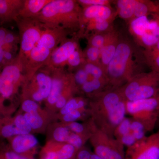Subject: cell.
<instances>
[{"label":"cell","instance_id":"cell-14","mask_svg":"<svg viewBox=\"0 0 159 159\" xmlns=\"http://www.w3.org/2000/svg\"><path fill=\"white\" fill-rule=\"evenodd\" d=\"M120 38L117 30L114 29L110 31L107 34L104 44L100 49V64L106 73L109 64L116 53Z\"/></svg>","mask_w":159,"mask_h":159},{"label":"cell","instance_id":"cell-30","mask_svg":"<svg viewBox=\"0 0 159 159\" xmlns=\"http://www.w3.org/2000/svg\"><path fill=\"white\" fill-rule=\"evenodd\" d=\"M24 116L32 129H38L42 127L43 121L37 112L26 113Z\"/></svg>","mask_w":159,"mask_h":159},{"label":"cell","instance_id":"cell-44","mask_svg":"<svg viewBox=\"0 0 159 159\" xmlns=\"http://www.w3.org/2000/svg\"><path fill=\"white\" fill-rule=\"evenodd\" d=\"M3 54H4V48L3 44L0 41V66L3 68Z\"/></svg>","mask_w":159,"mask_h":159},{"label":"cell","instance_id":"cell-7","mask_svg":"<svg viewBox=\"0 0 159 159\" xmlns=\"http://www.w3.org/2000/svg\"><path fill=\"white\" fill-rule=\"evenodd\" d=\"M90 140L94 153L100 159H125L124 145L114 137L97 128L92 120Z\"/></svg>","mask_w":159,"mask_h":159},{"label":"cell","instance_id":"cell-33","mask_svg":"<svg viewBox=\"0 0 159 159\" xmlns=\"http://www.w3.org/2000/svg\"><path fill=\"white\" fill-rule=\"evenodd\" d=\"M73 74L74 83L77 89L89 80V76L82 66L77 69Z\"/></svg>","mask_w":159,"mask_h":159},{"label":"cell","instance_id":"cell-12","mask_svg":"<svg viewBox=\"0 0 159 159\" xmlns=\"http://www.w3.org/2000/svg\"><path fill=\"white\" fill-rule=\"evenodd\" d=\"M77 34L73 37L68 38L52 53L48 64L51 69L64 68L70 56L80 46L79 39Z\"/></svg>","mask_w":159,"mask_h":159},{"label":"cell","instance_id":"cell-32","mask_svg":"<svg viewBox=\"0 0 159 159\" xmlns=\"http://www.w3.org/2000/svg\"><path fill=\"white\" fill-rule=\"evenodd\" d=\"M12 121L16 127L21 132L22 134H28L31 132L32 129L23 115L16 116Z\"/></svg>","mask_w":159,"mask_h":159},{"label":"cell","instance_id":"cell-5","mask_svg":"<svg viewBox=\"0 0 159 159\" xmlns=\"http://www.w3.org/2000/svg\"><path fill=\"white\" fill-rule=\"evenodd\" d=\"M15 22L18 29L20 38L17 57L23 68L31 51L39 41L44 28L34 19L18 18Z\"/></svg>","mask_w":159,"mask_h":159},{"label":"cell","instance_id":"cell-38","mask_svg":"<svg viewBox=\"0 0 159 159\" xmlns=\"http://www.w3.org/2000/svg\"><path fill=\"white\" fill-rule=\"evenodd\" d=\"M17 49H4L3 68L13 62L17 57Z\"/></svg>","mask_w":159,"mask_h":159},{"label":"cell","instance_id":"cell-3","mask_svg":"<svg viewBox=\"0 0 159 159\" xmlns=\"http://www.w3.org/2000/svg\"><path fill=\"white\" fill-rule=\"evenodd\" d=\"M136 50L129 39L120 37L116 53L107 70L108 89L124 85L137 74L142 73L137 64Z\"/></svg>","mask_w":159,"mask_h":159},{"label":"cell","instance_id":"cell-48","mask_svg":"<svg viewBox=\"0 0 159 159\" xmlns=\"http://www.w3.org/2000/svg\"><path fill=\"white\" fill-rule=\"evenodd\" d=\"M155 3H156V4L157 6H158L159 8V1H156V2H155Z\"/></svg>","mask_w":159,"mask_h":159},{"label":"cell","instance_id":"cell-19","mask_svg":"<svg viewBox=\"0 0 159 159\" xmlns=\"http://www.w3.org/2000/svg\"><path fill=\"white\" fill-rule=\"evenodd\" d=\"M137 0H118L116 1L117 14L122 19L130 22L134 20Z\"/></svg>","mask_w":159,"mask_h":159},{"label":"cell","instance_id":"cell-4","mask_svg":"<svg viewBox=\"0 0 159 159\" xmlns=\"http://www.w3.org/2000/svg\"><path fill=\"white\" fill-rule=\"evenodd\" d=\"M159 88V72L151 71L137 74L119 88L126 101H134L156 96Z\"/></svg>","mask_w":159,"mask_h":159},{"label":"cell","instance_id":"cell-11","mask_svg":"<svg viewBox=\"0 0 159 159\" xmlns=\"http://www.w3.org/2000/svg\"><path fill=\"white\" fill-rule=\"evenodd\" d=\"M53 51L38 43L31 51L23 67L26 80H29L39 70L46 66Z\"/></svg>","mask_w":159,"mask_h":159},{"label":"cell","instance_id":"cell-18","mask_svg":"<svg viewBox=\"0 0 159 159\" xmlns=\"http://www.w3.org/2000/svg\"><path fill=\"white\" fill-rule=\"evenodd\" d=\"M77 151L74 146L66 143L57 149L47 150L42 159H75Z\"/></svg>","mask_w":159,"mask_h":159},{"label":"cell","instance_id":"cell-17","mask_svg":"<svg viewBox=\"0 0 159 159\" xmlns=\"http://www.w3.org/2000/svg\"><path fill=\"white\" fill-rule=\"evenodd\" d=\"M52 0H24L18 18L34 19Z\"/></svg>","mask_w":159,"mask_h":159},{"label":"cell","instance_id":"cell-39","mask_svg":"<svg viewBox=\"0 0 159 159\" xmlns=\"http://www.w3.org/2000/svg\"><path fill=\"white\" fill-rule=\"evenodd\" d=\"M85 110H76L63 116V120L67 123L76 122L78 119L82 118L83 113Z\"/></svg>","mask_w":159,"mask_h":159},{"label":"cell","instance_id":"cell-36","mask_svg":"<svg viewBox=\"0 0 159 159\" xmlns=\"http://www.w3.org/2000/svg\"><path fill=\"white\" fill-rule=\"evenodd\" d=\"M0 159H30L14 152L10 148L0 146Z\"/></svg>","mask_w":159,"mask_h":159},{"label":"cell","instance_id":"cell-45","mask_svg":"<svg viewBox=\"0 0 159 159\" xmlns=\"http://www.w3.org/2000/svg\"><path fill=\"white\" fill-rule=\"evenodd\" d=\"M152 15L153 16L154 19L156 20L159 22V10L157 12L154 13V14Z\"/></svg>","mask_w":159,"mask_h":159},{"label":"cell","instance_id":"cell-6","mask_svg":"<svg viewBox=\"0 0 159 159\" xmlns=\"http://www.w3.org/2000/svg\"><path fill=\"white\" fill-rule=\"evenodd\" d=\"M126 114L142 122L147 132L154 129L159 121V99L156 96L134 101H126Z\"/></svg>","mask_w":159,"mask_h":159},{"label":"cell","instance_id":"cell-28","mask_svg":"<svg viewBox=\"0 0 159 159\" xmlns=\"http://www.w3.org/2000/svg\"><path fill=\"white\" fill-rule=\"evenodd\" d=\"M107 33L93 32L85 36L87 39L88 45L100 49L104 44Z\"/></svg>","mask_w":159,"mask_h":159},{"label":"cell","instance_id":"cell-10","mask_svg":"<svg viewBox=\"0 0 159 159\" xmlns=\"http://www.w3.org/2000/svg\"><path fill=\"white\" fill-rule=\"evenodd\" d=\"M125 159H159V130L127 148Z\"/></svg>","mask_w":159,"mask_h":159},{"label":"cell","instance_id":"cell-42","mask_svg":"<svg viewBox=\"0 0 159 159\" xmlns=\"http://www.w3.org/2000/svg\"><path fill=\"white\" fill-rule=\"evenodd\" d=\"M93 153L88 148L82 147L77 150L75 159H91Z\"/></svg>","mask_w":159,"mask_h":159},{"label":"cell","instance_id":"cell-20","mask_svg":"<svg viewBox=\"0 0 159 159\" xmlns=\"http://www.w3.org/2000/svg\"><path fill=\"white\" fill-rule=\"evenodd\" d=\"M115 20L102 21H92L87 23L84 28V37H85L89 32L97 33H107L112 31L114 29L113 23Z\"/></svg>","mask_w":159,"mask_h":159},{"label":"cell","instance_id":"cell-9","mask_svg":"<svg viewBox=\"0 0 159 159\" xmlns=\"http://www.w3.org/2000/svg\"><path fill=\"white\" fill-rule=\"evenodd\" d=\"M52 69L45 66L29 80L31 82L26 92L30 95L31 99L41 102L48 98L52 85Z\"/></svg>","mask_w":159,"mask_h":159},{"label":"cell","instance_id":"cell-16","mask_svg":"<svg viewBox=\"0 0 159 159\" xmlns=\"http://www.w3.org/2000/svg\"><path fill=\"white\" fill-rule=\"evenodd\" d=\"M8 139H10V148L21 155L34 148L38 143L37 138L30 134L19 135Z\"/></svg>","mask_w":159,"mask_h":159},{"label":"cell","instance_id":"cell-46","mask_svg":"<svg viewBox=\"0 0 159 159\" xmlns=\"http://www.w3.org/2000/svg\"><path fill=\"white\" fill-rule=\"evenodd\" d=\"M91 159H101L98 156H97L96 154L94 153L93 154V155H92V157H91Z\"/></svg>","mask_w":159,"mask_h":159},{"label":"cell","instance_id":"cell-27","mask_svg":"<svg viewBox=\"0 0 159 159\" xmlns=\"http://www.w3.org/2000/svg\"><path fill=\"white\" fill-rule=\"evenodd\" d=\"M131 132L133 134L137 141L145 139L148 132L142 122L131 118L130 125Z\"/></svg>","mask_w":159,"mask_h":159},{"label":"cell","instance_id":"cell-29","mask_svg":"<svg viewBox=\"0 0 159 159\" xmlns=\"http://www.w3.org/2000/svg\"><path fill=\"white\" fill-rule=\"evenodd\" d=\"M131 122V118L125 117L115 129L114 133V138L119 140L122 136L130 132Z\"/></svg>","mask_w":159,"mask_h":159},{"label":"cell","instance_id":"cell-34","mask_svg":"<svg viewBox=\"0 0 159 159\" xmlns=\"http://www.w3.org/2000/svg\"><path fill=\"white\" fill-rule=\"evenodd\" d=\"M89 138L71 132L66 143L72 145L77 150L83 147L85 140Z\"/></svg>","mask_w":159,"mask_h":159},{"label":"cell","instance_id":"cell-40","mask_svg":"<svg viewBox=\"0 0 159 159\" xmlns=\"http://www.w3.org/2000/svg\"><path fill=\"white\" fill-rule=\"evenodd\" d=\"M39 106L37 102L30 99H25L22 104V109L26 113L37 112Z\"/></svg>","mask_w":159,"mask_h":159},{"label":"cell","instance_id":"cell-35","mask_svg":"<svg viewBox=\"0 0 159 159\" xmlns=\"http://www.w3.org/2000/svg\"><path fill=\"white\" fill-rule=\"evenodd\" d=\"M71 131L68 127L61 126L56 128L54 131L53 137L55 141L66 143Z\"/></svg>","mask_w":159,"mask_h":159},{"label":"cell","instance_id":"cell-2","mask_svg":"<svg viewBox=\"0 0 159 159\" xmlns=\"http://www.w3.org/2000/svg\"><path fill=\"white\" fill-rule=\"evenodd\" d=\"M82 8L75 0H52L34 19L44 28H62L82 36Z\"/></svg>","mask_w":159,"mask_h":159},{"label":"cell","instance_id":"cell-31","mask_svg":"<svg viewBox=\"0 0 159 159\" xmlns=\"http://www.w3.org/2000/svg\"><path fill=\"white\" fill-rule=\"evenodd\" d=\"M20 38L19 35L8 30L4 40L3 43L4 49H17V45L19 43Z\"/></svg>","mask_w":159,"mask_h":159},{"label":"cell","instance_id":"cell-41","mask_svg":"<svg viewBox=\"0 0 159 159\" xmlns=\"http://www.w3.org/2000/svg\"><path fill=\"white\" fill-rule=\"evenodd\" d=\"M119 141L122 143L124 147L126 146L127 148L130 147L137 142V140L131 132L122 136Z\"/></svg>","mask_w":159,"mask_h":159},{"label":"cell","instance_id":"cell-15","mask_svg":"<svg viewBox=\"0 0 159 159\" xmlns=\"http://www.w3.org/2000/svg\"><path fill=\"white\" fill-rule=\"evenodd\" d=\"M24 2V0H0V23L15 22Z\"/></svg>","mask_w":159,"mask_h":159},{"label":"cell","instance_id":"cell-22","mask_svg":"<svg viewBox=\"0 0 159 159\" xmlns=\"http://www.w3.org/2000/svg\"><path fill=\"white\" fill-rule=\"evenodd\" d=\"M143 54L145 64L150 68L152 71L159 72V51L152 47L145 49Z\"/></svg>","mask_w":159,"mask_h":159},{"label":"cell","instance_id":"cell-25","mask_svg":"<svg viewBox=\"0 0 159 159\" xmlns=\"http://www.w3.org/2000/svg\"><path fill=\"white\" fill-rule=\"evenodd\" d=\"M86 101L81 97L71 98L67 102L65 106L61 110V113L62 116L76 110H85Z\"/></svg>","mask_w":159,"mask_h":159},{"label":"cell","instance_id":"cell-43","mask_svg":"<svg viewBox=\"0 0 159 159\" xmlns=\"http://www.w3.org/2000/svg\"><path fill=\"white\" fill-rule=\"evenodd\" d=\"M8 29L0 27V41L4 43V40L8 31Z\"/></svg>","mask_w":159,"mask_h":159},{"label":"cell","instance_id":"cell-47","mask_svg":"<svg viewBox=\"0 0 159 159\" xmlns=\"http://www.w3.org/2000/svg\"><path fill=\"white\" fill-rule=\"evenodd\" d=\"M152 47H153V48H155L157 50H158V51H159V40L158 41V42L156 44V45H155Z\"/></svg>","mask_w":159,"mask_h":159},{"label":"cell","instance_id":"cell-23","mask_svg":"<svg viewBox=\"0 0 159 159\" xmlns=\"http://www.w3.org/2000/svg\"><path fill=\"white\" fill-rule=\"evenodd\" d=\"M83 67L89 74V80L93 78L101 80L107 81L108 84L106 73L100 65L85 62Z\"/></svg>","mask_w":159,"mask_h":159},{"label":"cell","instance_id":"cell-26","mask_svg":"<svg viewBox=\"0 0 159 159\" xmlns=\"http://www.w3.org/2000/svg\"><path fill=\"white\" fill-rule=\"evenodd\" d=\"M83 51L86 62L101 65L100 49L88 45Z\"/></svg>","mask_w":159,"mask_h":159},{"label":"cell","instance_id":"cell-1","mask_svg":"<svg viewBox=\"0 0 159 159\" xmlns=\"http://www.w3.org/2000/svg\"><path fill=\"white\" fill-rule=\"evenodd\" d=\"M89 112L97 127L114 137L115 129L126 114V100L119 89H107L91 97Z\"/></svg>","mask_w":159,"mask_h":159},{"label":"cell","instance_id":"cell-21","mask_svg":"<svg viewBox=\"0 0 159 159\" xmlns=\"http://www.w3.org/2000/svg\"><path fill=\"white\" fill-rule=\"evenodd\" d=\"M107 89L108 84L107 81L94 78L89 80L80 88L84 93L91 97Z\"/></svg>","mask_w":159,"mask_h":159},{"label":"cell","instance_id":"cell-8","mask_svg":"<svg viewBox=\"0 0 159 159\" xmlns=\"http://www.w3.org/2000/svg\"><path fill=\"white\" fill-rule=\"evenodd\" d=\"M25 80L22 65L17 57L13 62L3 68L0 79V109L3 102L12 98L21 84Z\"/></svg>","mask_w":159,"mask_h":159},{"label":"cell","instance_id":"cell-37","mask_svg":"<svg viewBox=\"0 0 159 159\" xmlns=\"http://www.w3.org/2000/svg\"><path fill=\"white\" fill-rule=\"evenodd\" d=\"M77 1L82 8L95 6H111V3L112 2L109 0H78Z\"/></svg>","mask_w":159,"mask_h":159},{"label":"cell","instance_id":"cell-50","mask_svg":"<svg viewBox=\"0 0 159 159\" xmlns=\"http://www.w3.org/2000/svg\"><path fill=\"white\" fill-rule=\"evenodd\" d=\"M157 96L158 97L159 99V88L158 89V90L157 93Z\"/></svg>","mask_w":159,"mask_h":159},{"label":"cell","instance_id":"cell-13","mask_svg":"<svg viewBox=\"0 0 159 159\" xmlns=\"http://www.w3.org/2000/svg\"><path fill=\"white\" fill-rule=\"evenodd\" d=\"M117 16L116 11L114 10L111 6H95L82 8L81 23L83 36L84 37L85 25L89 22L115 20Z\"/></svg>","mask_w":159,"mask_h":159},{"label":"cell","instance_id":"cell-24","mask_svg":"<svg viewBox=\"0 0 159 159\" xmlns=\"http://www.w3.org/2000/svg\"><path fill=\"white\" fill-rule=\"evenodd\" d=\"M85 62L83 51L80 47L69 57L66 66H67L70 71L74 70H76L82 66Z\"/></svg>","mask_w":159,"mask_h":159},{"label":"cell","instance_id":"cell-49","mask_svg":"<svg viewBox=\"0 0 159 159\" xmlns=\"http://www.w3.org/2000/svg\"><path fill=\"white\" fill-rule=\"evenodd\" d=\"M2 67L0 66V79H1V72H2Z\"/></svg>","mask_w":159,"mask_h":159}]
</instances>
